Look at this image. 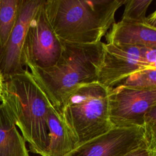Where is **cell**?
<instances>
[{"label":"cell","mask_w":156,"mask_h":156,"mask_svg":"<svg viewBox=\"0 0 156 156\" xmlns=\"http://www.w3.org/2000/svg\"><path fill=\"white\" fill-rule=\"evenodd\" d=\"M143 128L147 147L156 151V106L152 107L145 115Z\"/></svg>","instance_id":"obj_16"},{"label":"cell","mask_w":156,"mask_h":156,"mask_svg":"<svg viewBox=\"0 0 156 156\" xmlns=\"http://www.w3.org/2000/svg\"><path fill=\"white\" fill-rule=\"evenodd\" d=\"M123 156H156V151L149 149L146 145L140 146Z\"/></svg>","instance_id":"obj_17"},{"label":"cell","mask_w":156,"mask_h":156,"mask_svg":"<svg viewBox=\"0 0 156 156\" xmlns=\"http://www.w3.org/2000/svg\"><path fill=\"white\" fill-rule=\"evenodd\" d=\"M144 145L147 146L143 127H115L77 146L65 156H123Z\"/></svg>","instance_id":"obj_8"},{"label":"cell","mask_w":156,"mask_h":156,"mask_svg":"<svg viewBox=\"0 0 156 156\" xmlns=\"http://www.w3.org/2000/svg\"><path fill=\"white\" fill-rule=\"evenodd\" d=\"M156 12L144 22L121 20L114 23L105 34L107 43L143 46L156 49Z\"/></svg>","instance_id":"obj_10"},{"label":"cell","mask_w":156,"mask_h":156,"mask_svg":"<svg viewBox=\"0 0 156 156\" xmlns=\"http://www.w3.org/2000/svg\"><path fill=\"white\" fill-rule=\"evenodd\" d=\"M62 51L57 63L47 68H30V73L57 112L79 86L98 82L104 44L60 41Z\"/></svg>","instance_id":"obj_1"},{"label":"cell","mask_w":156,"mask_h":156,"mask_svg":"<svg viewBox=\"0 0 156 156\" xmlns=\"http://www.w3.org/2000/svg\"><path fill=\"white\" fill-rule=\"evenodd\" d=\"M2 103L29 143L30 151L44 156L49 141L46 118L52 104L27 68L4 79Z\"/></svg>","instance_id":"obj_3"},{"label":"cell","mask_w":156,"mask_h":156,"mask_svg":"<svg viewBox=\"0 0 156 156\" xmlns=\"http://www.w3.org/2000/svg\"><path fill=\"white\" fill-rule=\"evenodd\" d=\"M155 65V48L104 43L98 82L111 89L132 74L156 68Z\"/></svg>","instance_id":"obj_5"},{"label":"cell","mask_w":156,"mask_h":156,"mask_svg":"<svg viewBox=\"0 0 156 156\" xmlns=\"http://www.w3.org/2000/svg\"><path fill=\"white\" fill-rule=\"evenodd\" d=\"M108 105L109 118L114 127H143L145 115L156 106V87L119 85L108 89Z\"/></svg>","instance_id":"obj_7"},{"label":"cell","mask_w":156,"mask_h":156,"mask_svg":"<svg viewBox=\"0 0 156 156\" xmlns=\"http://www.w3.org/2000/svg\"><path fill=\"white\" fill-rule=\"evenodd\" d=\"M0 156H29L26 141L4 104H0Z\"/></svg>","instance_id":"obj_12"},{"label":"cell","mask_w":156,"mask_h":156,"mask_svg":"<svg viewBox=\"0 0 156 156\" xmlns=\"http://www.w3.org/2000/svg\"><path fill=\"white\" fill-rule=\"evenodd\" d=\"M125 0H45L48 21L60 41L80 44L101 41L115 23Z\"/></svg>","instance_id":"obj_2"},{"label":"cell","mask_w":156,"mask_h":156,"mask_svg":"<svg viewBox=\"0 0 156 156\" xmlns=\"http://www.w3.org/2000/svg\"><path fill=\"white\" fill-rule=\"evenodd\" d=\"M152 0H125L124 10L121 20L144 22L146 20V12Z\"/></svg>","instance_id":"obj_14"},{"label":"cell","mask_w":156,"mask_h":156,"mask_svg":"<svg viewBox=\"0 0 156 156\" xmlns=\"http://www.w3.org/2000/svg\"><path fill=\"white\" fill-rule=\"evenodd\" d=\"M44 0H20L15 26L5 44L0 48V73L3 79L24 71L22 49L29 24Z\"/></svg>","instance_id":"obj_9"},{"label":"cell","mask_w":156,"mask_h":156,"mask_svg":"<svg viewBox=\"0 0 156 156\" xmlns=\"http://www.w3.org/2000/svg\"><path fill=\"white\" fill-rule=\"evenodd\" d=\"M20 0H0V48L6 43L15 26Z\"/></svg>","instance_id":"obj_13"},{"label":"cell","mask_w":156,"mask_h":156,"mask_svg":"<svg viewBox=\"0 0 156 156\" xmlns=\"http://www.w3.org/2000/svg\"><path fill=\"white\" fill-rule=\"evenodd\" d=\"M108 91L98 82L82 85L57 112L76 146L114 127L109 118Z\"/></svg>","instance_id":"obj_4"},{"label":"cell","mask_w":156,"mask_h":156,"mask_svg":"<svg viewBox=\"0 0 156 156\" xmlns=\"http://www.w3.org/2000/svg\"><path fill=\"white\" fill-rule=\"evenodd\" d=\"M44 1L32 20L22 49L21 61L26 68H47L59 59L62 45L46 16Z\"/></svg>","instance_id":"obj_6"},{"label":"cell","mask_w":156,"mask_h":156,"mask_svg":"<svg viewBox=\"0 0 156 156\" xmlns=\"http://www.w3.org/2000/svg\"><path fill=\"white\" fill-rule=\"evenodd\" d=\"M119 85L135 88H155L156 87V68L147 69L132 74Z\"/></svg>","instance_id":"obj_15"},{"label":"cell","mask_w":156,"mask_h":156,"mask_svg":"<svg viewBox=\"0 0 156 156\" xmlns=\"http://www.w3.org/2000/svg\"><path fill=\"white\" fill-rule=\"evenodd\" d=\"M3 83L4 79L0 73V102H2V89H3Z\"/></svg>","instance_id":"obj_18"},{"label":"cell","mask_w":156,"mask_h":156,"mask_svg":"<svg viewBox=\"0 0 156 156\" xmlns=\"http://www.w3.org/2000/svg\"><path fill=\"white\" fill-rule=\"evenodd\" d=\"M46 124L49 141L44 156H65L76 147L74 140L52 105L49 108Z\"/></svg>","instance_id":"obj_11"}]
</instances>
